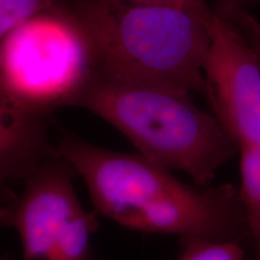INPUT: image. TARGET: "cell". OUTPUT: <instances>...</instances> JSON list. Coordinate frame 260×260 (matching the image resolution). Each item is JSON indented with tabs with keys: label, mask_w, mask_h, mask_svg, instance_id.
<instances>
[{
	"label": "cell",
	"mask_w": 260,
	"mask_h": 260,
	"mask_svg": "<svg viewBox=\"0 0 260 260\" xmlns=\"http://www.w3.org/2000/svg\"><path fill=\"white\" fill-rule=\"evenodd\" d=\"M57 153L86 183L98 212L121 225L151 234L240 241L248 224L239 190L193 187L141 154L102 148L63 135Z\"/></svg>",
	"instance_id": "6da1fadb"
},
{
	"label": "cell",
	"mask_w": 260,
	"mask_h": 260,
	"mask_svg": "<svg viewBox=\"0 0 260 260\" xmlns=\"http://www.w3.org/2000/svg\"><path fill=\"white\" fill-rule=\"evenodd\" d=\"M96 73L70 6L34 15L0 41V84L37 111L73 106Z\"/></svg>",
	"instance_id": "277c9868"
},
{
	"label": "cell",
	"mask_w": 260,
	"mask_h": 260,
	"mask_svg": "<svg viewBox=\"0 0 260 260\" xmlns=\"http://www.w3.org/2000/svg\"><path fill=\"white\" fill-rule=\"evenodd\" d=\"M75 175L57 153L0 203V226L17 232L24 260H86L96 220L81 205Z\"/></svg>",
	"instance_id": "5b68a950"
},
{
	"label": "cell",
	"mask_w": 260,
	"mask_h": 260,
	"mask_svg": "<svg viewBox=\"0 0 260 260\" xmlns=\"http://www.w3.org/2000/svg\"><path fill=\"white\" fill-rule=\"evenodd\" d=\"M239 153L241 175L239 194L253 245V260H260V144L240 148Z\"/></svg>",
	"instance_id": "ba28073f"
},
{
	"label": "cell",
	"mask_w": 260,
	"mask_h": 260,
	"mask_svg": "<svg viewBox=\"0 0 260 260\" xmlns=\"http://www.w3.org/2000/svg\"><path fill=\"white\" fill-rule=\"evenodd\" d=\"M125 2L144 3V4H160V5L178 6V8L193 10V11H198V12H205L210 9L205 0H125Z\"/></svg>",
	"instance_id": "8fae6325"
},
{
	"label": "cell",
	"mask_w": 260,
	"mask_h": 260,
	"mask_svg": "<svg viewBox=\"0 0 260 260\" xmlns=\"http://www.w3.org/2000/svg\"><path fill=\"white\" fill-rule=\"evenodd\" d=\"M248 2L249 0H217L216 9H213V11L228 18L241 17L246 15L243 9Z\"/></svg>",
	"instance_id": "7c38bea8"
},
{
	"label": "cell",
	"mask_w": 260,
	"mask_h": 260,
	"mask_svg": "<svg viewBox=\"0 0 260 260\" xmlns=\"http://www.w3.org/2000/svg\"><path fill=\"white\" fill-rule=\"evenodd\" d=\"M69 6L88 39L96 73L205 95L212 9L125 0H73Z\"/></svg>",
	"instance_id": "7a4b0ae2"
},
{
	"label": "cell",
	"mask_w": 260,
	"mask_h": 260,
	"mask_svg": "<svg viewBox=\"0 0 260 260\" xmlns=\"http://www.w3.org/2000/svg\"><path fill=\"white\" fill-rule=\"evenodd\" d=\"M178 260H247L246 252L237 241L198 239L188 240Z\"/></svg>",
	"instance_id": "30bf717a"
},
{
	"label": "cell",
	"mask_w": 260,
	"mask_h": 260,
	"mask_svg": "<svg viewBox=\"0 0 260 260\" xmlns=\"http://www.w3.org/2000/svg\"><path fill=\"white\" fill-rule=\"evenodd\" d=\"M73 106L105 119L139 154L170 171L186 172L198 186H209L219 168L239 152L216 117L182 90L95 73Z\"/></svg>",
	"instance_id": "3957f363"
},
{
	"label": "cell",
	"mask_w": 260,
	"mask_h": 260,
	"mask_svg": "<svg viewBox=\"0 0 260 260\" xmlns=\"http://www.w3.org/2000/svg\"><path fill=\"white\" fill-rule=\"evenodd\" d=\"M258 48H259V52H260V41H259V45H258Z\"/></svg>",
	"instance_id": "5bb4252c"
},
{
	"label": "cell",
	"mask_w": 260,
	"mask_h": 260,
	"mask_svg": "<svg viewBox=\"0 0 260 260\" xmlns=\"http://www.w3.org/2000/svg\"><path fill=\"white\" fill-rule=\"evenodd\" d=\"M204 63L205 95L237 149L260 144V38L247 15L211 12Z\"/></svg>",
	"instance_id": "8992f818"
},
{
	"label": "cell",
	"mask_w": 260,
	"mask_h": 260,
	"mask_svg": "<svg viewBox=\"0 0 260 260\" xmlns=\"http://www.w3.org/2000/svg\"><path fill=\"white\" fill-rule=\"evenodd\" d=\"M68 4L67 0H0V41L34 15Z\"/></svg>",
	"instance_id": "9c48e42d"
},
{
	"label": "cell",
	"mask_w": 260,
	"mask_h": 260,
	"mask_svg": "<svg viewBox=\"0 0 260 260\" xmlns=\"http://www.w3.org/2000/svg\"><path fill=\"white\" fill-rule=\"evenodd\" d=\"M48 116L32 110L0 84V189L30 176L57 155L48 139Z\"/></svg>",
	"instance_id": "52a82bcc"
},
{
	"label": "cell",
	"mask_w": 260,
	"mask_h": 260,
	"mask_svg": "<svg viewBox=\"0 0 260 260\" xmlns=\"http://www.w3.org/2000/svg\"><path fill=\"white\" fill-rule=\"evenodd\" d=\"M14 194L15 193H12L11 190H2V189H0V203H2V201H4V200L10 199V198H11Z\"/></svg>",
	"instance_id": "4fadbf2b"
}]
</instances>
